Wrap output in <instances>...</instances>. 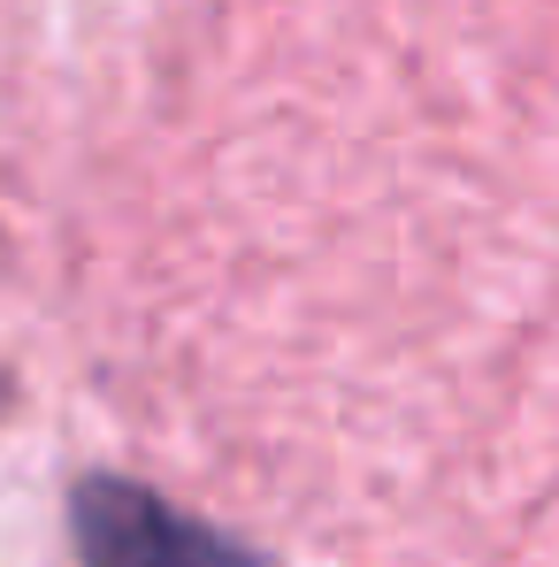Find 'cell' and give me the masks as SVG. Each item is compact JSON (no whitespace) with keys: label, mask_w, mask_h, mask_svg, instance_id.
Masks as SVG:
<instances>
[{"label":"cell","mask_w":559,"mask_h":567,"mask_svg":"<svg viewBox=\"0 0 559 567\" xmlns=\"http://www.w3.org/2000/svg\"><path fill=\"white\" fill-rule=\"evenodd\" d=\"M77 553L85 567H246L222 537L123 483H93L77 498Z\"/></svg>","instance_id":"6da1fadb"}]
</instances>
